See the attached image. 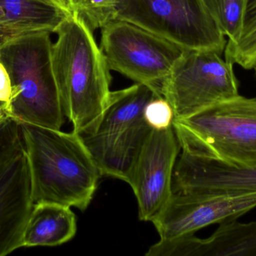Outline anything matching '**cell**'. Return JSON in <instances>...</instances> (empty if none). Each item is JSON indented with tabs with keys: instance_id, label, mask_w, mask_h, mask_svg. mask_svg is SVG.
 <instances>
[{
	"instance_id": "6da1fadb",
	"label": "cell",
	"mask_w": 256,
	"mask_h": 256,
	"mask_svg": "<svg viewBox=\"0 0 256 256\" xmlns=\"http://www.w3.org/2000/svg\"><path fill=\"white\" fill-rule=\"evenodd\" d=\"M19 124L33 204L56 203L86 210L102 175L78 133Z\"/></svg>"
},
{
	"instance_id": "7a4b0ae2",
	"label": "cell",
	"mask_w": 256,
	"mask_h": 256,
	"mask_svg": "<svg viewBox=\"0 0 256 256\" xmlns=\"http://www.w3.org/2000/svg\"><path fill=\"white\" fill-rule=\"evenodd\" d=\"M52 66L64 117L80 132L102 114L110 95V69L93 32L72 13L57 29Z\"/></svg>"
},
{
	"instance_id": "3957f363",
	"label": "cell",
	"mask_w": 256,
	"mask_h": 256,
	"mask_svg": "<svg viewBox=\"0 0 256 256\" xmlns=\"http://www.w3.org/2000/svg\"><path fill=\"white\" fill-rule=\"evenodd\" d=\"M50 33L26 35L0 45V64L12 92L6 114L18 123L61 129L64 115L52 66Z\"/></svg>"
},
{
	"instance_id": "277c9868",
	"label": "cell",
	"mask_w": 256,
	"mask_h": 256,
	"mask_svg": "<svg viewBox=\"0 0 256 256\" xmlns=\"http://www.w3.org/2000/svg\"><path fill=\"white\" fill-rule=\"evenodd\" d=\"M158 96L150 87L138 83L111 91L102 114L78 132L102 176L128 183L153 131L144 120V107Z\"/></svg>"
},
{
	"instance_id": "5b68a950",
	"label": "cell",
	"mask_w": 256,
	"mask_h": 256,
	"mask_svg": "<svg viewBox=\"0 0 256 256\" xmlns=\"http://www.w3.org/2000/svg\"><path fill=\"white\" fill-rule=\"evenodd\" d=\"M182 151L237 168H256V97L238 96L174 119Z\"/></svg>"
},
{
	"instance_id": "8992f818",
	"label": "cell",
	"mask_w": 256,
	"mask_h": 256,
	"mask_svg": "<svg viewBox=\"0 0 256 256\" xmlns=\"http://www.w3.org/2000/svg\"><path fill=\"white\" fill-rule=\"evenodd\" d=\"M116 19L135 24L184 50L222 54L227 43L204 0H120Z\"/></svg>"
},
{
	"instance_id": "52a82bcc",
	"label": "cell",
	"mask_w": 256,
	"mask_h": 256,
	"mask_svg": "<svg viewBox=\"0 0 256 256\" xmlns=\"http://www.w3.org/2000/svg\"><path fill=\"white\" fill-rule=\"evenodd\" d=\"M233 66L215 51L184 50L161 93L174 119L190 117L240 95Z\"/></svg>"
},
{
	"instance_id": "ba28073f",
	"label": "cell",
	"mask_w": 256,
	"mask_h": 256,
	"mask_svg": "<svg viewBox=\"0 0 256 256\" xmlns=\"http://www.w3.org/2000/svg\"><path fill=\"white\" fill-rule=\"evenodd\" d=\"M100 48L110 69L162 96L183 48L135 24L116 19L102 29Z\"/></svg>"
},
{
	"instance_id": "9c48e42d",
	"label": "cell",
	"mask_w": 256,
	"mask_h": 256,
	"mask_svg": "<svg viewBox=\"0 0 256 256\" xmlns=\"http://www.w3.org/2000/svg\"><path fill=\"white\" fill-rule=\"evenodd\" d=\"M256 207V191L218 193L172 192L152 221L161 240L194 234L213 224L237 220Z\"/></svg>"
},
{
	"instance_id": "30bf717a",
	"label": "cell",
	"mask_w": 256,
	"mask_h": 256,
	"mask_svg": "<svg viewBox=\"0 0 256 256\" xmlns=\"http://www.w3.org/2000/svg\"><path fill=\"white\" fill-rule=\"evenodd\" d=\"M180 150L172 126L153 130L148 138L128 183L136 198L140 220L152 222L170 201Z\"/></svg>"
},
{
	"instance_id": "8fae6325",
	"label": "cell",
	"mask_w": 256,
	"mask_h": 256,
	"mask_svg": "<svg viewBox=\"0 0 256 256\" xmlns=\"http://www.w3.org/2000/svg\"><path fill=\"white\" fill-rule=\"evenodd\" d=\"M33 205L24 150L0 163V256L22 247V235Z\"/></svg>"
},
{
	"instance_id": "7c38bea8",
	"label": "cell",
	"mask_w": 256,
	"mask_h": 256,
	"mask_svg": "<svg viewBox=\"0 0 256 256\" xmlns=\"http://www.w3.org/2000/svg\"><path fill=\"white\" fill-rule=\"evenodd\" d=\"M147 256H256V221L220 224L207 238L194 234L161 240L149 248Z\"/></svg>"
},
{
	"instance_id": "4fadbf2b",
	"label": "cell",
	"mask_w": 256,
	"mask_h": 256,
	"mask_svg": "<svg viewBox=\"0 0 256 256\" xmlns=\"http://www.w3.org/2000/svg\"><path fill=\"white\" fill-rule=\"evenodd\" d=\"M72 14L60 0H0V45L31 33H55Z\"/></svg>"
},
{
	"instance_id": "5bb4252c",
	"label": "cell",
	"mask_w": 256,
	"mask_h": 256,
	"mask_svg": "<svg viewBox=\"0 0 256 256\" xmlns=\"http://www.w3.org/2000/svg\"><path fill=\"white\" fill-rule=\"evenodd\" d=\"M76 220L70 207L42 202L34 204L22 235V247L56 246L72 240Z\"/></svg>"
},
{
	"instance_id": "9a60e30c",
	"label": "cell",
	"mask_w": 256,
	"mask_h": 256,
	"mask_svg": "<svg viewBox=\"0 0 256 256\" xmlns=\"http://www.w3.org/2000/svg\"><path fill=\"white\" fill-rule=\"evenodd\" d=\"M225 59L243 69H254L256 64V0H245L242 31L233 42H227Z\"/></svg>"
},
{
	"instance_id": "2e32d148",
	"label": "cell",
	"mask_w": 256,
	"mask_h": 256,
	"mask_svg": "<svg viewBox=\"0 0 256 256\" xmlns=\"http://www.w3.org/2000/svg\"><path fill=\"white\" fill-rule=\"evenodd\" d=\"M208 9L228 42H233L242 31L245 0H204Z\"/></svg>"
},
{
	"instance_id": "e0dca14e",
	"label": "cell",
	"mask_w": 256,
	"mask_h": 256,
	"mask_svg": "<svg viewBox=\"0 0 256 256\" xmlns=\"http://www.w3.org/2000/svg\"><path fill=\"white\" fill-rule=\"evenodd\" d=\"M120 0H72L68 6L94 33L116 19Z\"/></svg>"
},
{
	"instance_id": "ac0fdd59",
	"label": "cell",
	"mask_w": 256,
	"mask_h": 256,
	"mask_svg": "<svg viewBox=\"0 0 256 256\" xmlns=\"http://www.w3.org/2000/svg\"><path fill=\"white\" fill-rule=\"evenodd\" d=\"M24 150L20 128L7 115L0 119V163Z\"/></svg>"
},
{
	"instance_id": "d6986e66",
	"label": "cell",
	"mask_w": 256,
	"mask_h": 256,
	"mask_svg": "<svg viewBox=\"0 0 256 256\" xmlns=\"http://www.w3.org/2000/svg\"><path fill=\"white\" fill-rule=\"evenodd\" d=\"M144 120L153 130H162L172 126L174 111L170 102L162 96L149 101L143 112Z\"/></svg>"
},
{
	"instance_id": "ffe728a7",
	"label": "cell",
	"mask_w": 256,
	"mask_h": 256,
	"mask_svg": "<svg viewBox=\"0 0 256 256\" xmlns=\"http://www.w3.org/2000/svg\"><path fill=\"white\" fill-rule=\"evenodd\" d=\"M12 87L6 69L0 64V101L8 102L10 99Z\"/></svg>"
},
{
	"instance_id": "44dd1931",
	"label": "cell",
	"mask_w": 256,
	"mask_h": 256,
	"mask_svg": "<svg viewBox=\"0 0 256 256\" xmlns=\"http://www.w3.org/2000/svg\"><path fill=\"white\" fill-rule=\"evenodd\" d=\"M6 104H7V102L0 101V111H6Z\"/></svg>"
},
{
	"instance_id": "7402d4cb",
	"label": "cell",
	"mask_w": 256,
	"mask_h": 256,
	"mask_svg": "<svg viewBox=\"0 0 256 256\" xmlns=\"http://www.w3.org/2000/svg\"><path fill=\"white\" fill-rule=\"evenodd\" d=\"M6 115V111H0V119Z\"/></svg>"
},
{
	"instance_id": "603a6c76",
	"label": "cell",
	"mask_w": 256,
	"mask_h": 256,
	"mask_svg": "<svg viewBox=\"0 0 256 256\" xmlns=\"http://www.w3.org/2000/svg\"><path fill=\"white\" fill-rule=\"evenodd\" d=\"M60 1L62 2V3H66V5H68V3H70L72 0H60Z\"/></svg>"
},
{
	"instance_id": "cb8c5ba5",
	"label": "cell",
	"mask_w": 256,
	"mask_h": 256,
	"mask_svg": "<svg viewBox=\"0 0 256 256\" xmlns=\"http://www.w3.org/2000/svg\"><path fill=\"white\" fill-rule=\"evenodd\" d=\"M254 71H255V75H256V66H254Z\"/></svg>"
}]
</instances>
